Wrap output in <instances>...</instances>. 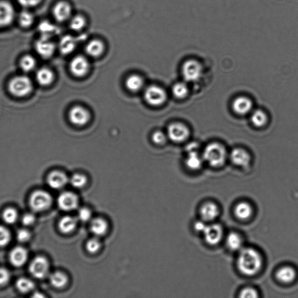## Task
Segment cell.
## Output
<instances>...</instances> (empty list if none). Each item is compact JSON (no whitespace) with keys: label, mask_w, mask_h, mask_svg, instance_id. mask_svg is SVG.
Returning a JSON list of instances; mask_svg holds the SVG:
<instances>
[{"label":"cell","mask_w":298,"mask_h":298,"mask_svg":"<svg viewBox=\"0 0 298 298\" xmlns=\"http://www.w3.org/2000/svg\"><path fill=\"white\" fill-rule=\"evenodd\" d=\"M19 24L23 28H29L35 22V17L32 12L25 9L21 12L18 18Z\"/></svg>","instance_id":"33"},{"label":"cell","mask_w":298,"mask_h":298,"mask_svg":"<svg viewBox=\"0 0 298 298\" xmlns=\"http://www.w3.org/2000/svg\"><path fill=\"white\" fill-rule=\"evenodd\" d=\"M253 107L252 101L244 96L235 99L232 102V108L235 113L245 115L249 113Z\"/></svg>","instance_id":"19"},{"label":"cell","mask_w":298,"mask_h":298,"mask_svg":"<svg viewBox=\"0 0 298 298\" xmlns=\"http://www.w3.org/2000/svg\"><path fill=\"white\" fill-rule=\"evenodd\" d=\"M36 80L39 85L48 86L53 82L54 74L51 70L48 68H40L36 74Z\"/></svg>","instance_id":"23"},{"label":"cell","mask_w":298,"mask_h":298,"mask_svg":"<svg viewBox=\"0 0 298 298\" xmlns=\"http://www.w3.org/2000/svg\"><path fill=\"white\" fill-rule=\"evenodd\" d=\"M276 277L277 278L278 280L283 283H290L296 278V272L291 267H283L278 270L276 274Z\"/></svg>","instance_id":"26"},{"label":"cell","mask_w":298,"mask_h":298,"mask_svg":"<svg viewBox=\"0 0 298 298\" xmlns=\"http://www.w3.org/2000/svg\"><path fill=\"white\" fill-rule=\"evenodd\" d=\"M182 75L187 82H195L202 75L203 68L197 60H189L185 62L182 66Z\"/></svg>","instance_id":"5"},{"label":"cell","mask_w":298,"mask_h":298,"mask_svg":"<svg viewBox=\"0 0 298 298\" xmlns=\"http://www.w3.org/2000/svg\"><path fill=\"white\" fill-rule=\"evenodd\" d=\"M68 181V176L60 171H54L50 173L47 178V182L50 187L54 189L63 188Z\"/></svg>","instance_id":"16"},{"label":"cell","mask_w":298,"mask_h":298,"mask_svg":"<svg viewBox=\"0 0 298 298\" xmlns=\"http://www.w3.org/2000/svg\"><path fill=\"white\" fill-rule=\"evenodd\" d=\"M57 203L62 210L68 212L76 209L79 200L75 194L71 192H65L59 196Z\"/></svg>","instance_id":"13"},{"label":"cell","mask_w":298,"mask_h":298,"mask_svg":"<svg viewBox=\"0 0 298 298\" xmlns=\"http://www.w3.org/2000/svg\"><path fill=\"white\" fill-rule=\"evenodd\" d=\"M31 238V234L29 231L26 229H21L18 230L17 233V238L19 242H26L30 240Z\"/></svg>","instance_id":"45"},{"label":"cell","mask_w":298,"mask_h":298,"mask_svg":"<svg viewBox=\"0 0 298 298\" xmlns=\"http://www.w3.org/2000/svg\"><path fill=\"white\" fill-rule=\"evenodd\" d=\"M237 265L242 274L249 276L255 275L262 268V256L252 248H245L239 254Z\"/></svg>","instance_id":"1"},{"label":"cell","mask_w":298,"mask_h":298,"mask_svg":"<svg viewBox=\"0 0 298 298\" xmlns=\"http://www.w3.org/2000/svg\"><path fill=\"white\" fill-rule=\"evenodd\" d=\"M152 141L157 145H163L167 141L166 136L162 132H155L152 135Z\"/></svg>","instance_id":"46"},{"label":"cell","mask_w":298,"mask_h":298,"mask_svg":"<svg viewBox=\"0 0 298 298\" xmlns=\"http://www.w3.org/2000/svg\"><path fill=\"white\" fill-rule=\"evenodd\" d=\"M8 89L9 92L16 97H25L32 91V80L26 76L14 77L8 84Z\"/></svg>","instance_id":"3"},{"label":"cell","mask_w":298,"mask_h":298,"mask_svg":"<svg viewBox=\"0 0 298 298\" xmlns=\"http://www.w3.org/2000/svg\"><path fill=\"white\" fill-rule=\"evenodd\" d=\"M16 287L21 293H27L33 290L35 283L29 278L23 277L18 279Z\"/></svg>","instance_id":"36"},{"label":"cell","mask_w":298,"mask_h":298,"mask_svg":"<svg viewBox=\"0 0 298 298\" xmlns=\"http://www.w3.org/2000/svg\"><path fill=\"white\" fill-rule=\"evenodd\" d=\"M38 30L41 34V37L50 39L58 32L57 27L48 21L41 22L39 25Z\"/></svg>","instance_id":"27"},{"label":"cell","mask_w":298,"mask_h":298,"mask_svg":"<svg viewBox=\"0 0 298 298\" xmlns=\"http://www.w3.org/2000/svg\"><path fill=\"white\" fill-rule=\"evenodd\" d=\"M205 240L208 244L216 245L221 241L223 236L222 226L216 224L206 226L203 232Z\"/></svg>","instance_id":"15"},{"label":"cell","mask_w":298,"mask_h":298,"mask_svg":"<svg viewBox=\"0 0 298 298\" xmlns=\"http://www.w3.org/2000/svg\"><path fill=\"white\" fill-rule=\"evenodd\" d=\"M92 218L91 210L87 208H81L77 213V219L82 222H89Z\"/></svg>","instance_id":"44"},{"label":"cell","mask_w":298,"mask_h":298,"mask_svg":"<svg viewBox=\"0 0 298 298\" xmlns=\"http://www.w3.org/2000/svg\"><path fill=\"white\" fill-rule=\"evenodd\" d=\"M91 231L96 236L100 237L103 235L106 232L108 229V225L104 220L97 218L93 220L91 225H90Z\"/></svg>","instance_id":"29"},{"label":"cell","mask_w":298,"mask_h":298,"mask_svg":"<svg viewBox=\"0 0 298 298\" xmlns=\"http://www.w3.org/2000/svg\"><path fill=\"white\" fill-rule=\"evenodd\" d=\"M227 152L223 146L219 143L213 142L206 146L203 153V160L210 166L218 168L225 163Z\"/></svg>","instance_id":"2"},{"label":"cell","mask_w":298,"mask_h":298,"mask_svg":"<svg viewBox=\"0 0 298 298\" xmlns=\"http://www.w3.org/2000/svg\"><path fill=\"white\" fill-rule=\"evenodd\" d=\"M105 49L104 42L99 39L90 40L85 49L86 54L93 58L100 57L104 53Z\"/></svg>","instance_id":"18"},{"label":"cell","mask_w":298,"mask_h":298,"mask_svg":"<svg viewBox=\"0 0 298 298\" xmlns=\"http://www.w3.org/2000/svg\"><path fill=\"white\" fill-rule=\"evenodd\" d=\"M90 114L88 110L81 106H74L71 108L69 113V119L71 123L76 126L86 125L89 121Z\"/></svg>","instance_id":"14"},{"label":"cell","mask_w":298,"mask_h":298,"mask_svg":"<svg viewBox=\"0 0 298 298\" xmlns=\"http://www.w3.org/2000/svg\"><path fill=\"white\" fill-rule=\"evenodd\" d=\"M207 225L202 222H198L195 223V229L198 232H203Z\"/></svg>","instance_id":"50"},{"label":"cell","mask_w":298,"mask_h":298,"mask_svg":"<svg viewBox=\"0 0 298 298\" xmlns=\"http://www.w3.org/2000/svg\"><path fill=\"white\" fill-rule=\"evenodd\" d=\"M71 72L77 77H82L88 73L89 63L85 57L77 55L71 61L70 65Z\"/></svg>","instance_id":"11"},{"label":"cell","mask_w":298,"mask_h":298,"mask_svg":"<svg viewBox=\"0 0 298 298\" xmlns=\"http://www.w3.org/2000/svg\"><path fill=\"white\" fill-rule=\"evenodd\" d=\"M240 297L243 298H255L258 297V294H257V291L254 290L253 288H246L241 292Z\"/></svg>","instance_id":"48"},{"label":"cell","mask_w":298,"mask_h":298,"mask_svg":"<svg viewBox=\"0 0 298 298\" xmlns=\"http://www.w3.org/2000/svg\"><path fill=\"white\" fill-rule=\"evenodd\" d=\"M70 29L74 32H80L85 29L88 20L82 14L74 15L69 21Z\"/></svg>","instance_id":"25"},{"label":"cell","mask_w":298,"mask_h":298,"mask_svg":"<svg viewBox=\"0 0 298 298\" xmlns=\"http://www.w3.org/2000/svg\"><path fill=\"white\" fill-rule=\"evenodd\" d=\"M34 297H43V295L40 293H35V296H33Z\"/></svg>","instance_id":"52"},{"label":"cell","mask_w":298,"mask_h":298,"mask_svg":"<svg viewBox=\"0 0 298 298\" xmlns=\"http://www.w3.org/2000/svg\"><path fill=\"white\" fill-rule=\"evenodd\" d=\"M226 244L232 250H240L242 246V238L237 233L231 232L226 238Z\"/></svg>","instance_id":"35"},{"label":"cell","mask_w":298,"mask_h":298,"mask_svg":"<svg viewBox=\"0 0 298 298\" xmlns=\"http://www.w3.org/2000/svg\"><path fill=\"white\" fill-rule=\"evenodd\" d=\"M10 273L5 268H0V286L7 284L10 279Z\"/></svg>","instance_id":"47"},{"label":"cell","mask_w":298,"mask_h":298,"mask_svg":"<svg viewBox=\"0 0 298 298\" xmlns=\"http://www.w3.org/2000/svg\"><path fill=\"white\" fill-rule=\"evenodd\" d=\"M189 89L187 85L184 82L175 84L173 88V93L178 99H184L188 95Z\"/></svg>","instance_id":"39"},{"label":"cell","mask_w":298,"mask_h":298,"mask_svg":"<svg viewBox=\"0 0 298 298\" xmlns=\"http://www.w3.org/2000/svg\"><path fill=\"white\" fill-rule=\"evenodd\" d=\"M126 88L131 92H138L142 88L144 85V80L136 74L129 76L126 80Z\"/></svg>","instance_id":"31"},{"label":"cell","mask_w":298,"mask_h":298,"mask_svg":"<svg viewBox=\"0 0 298 298\" xmlns=\"http://www.w3.org/2000/svg\"><path fill=\"white\" fill-rule=\"evenodd\" d=\"M28 252L25 248L16 247L9 253V261L15 267H21L27 262Z\"/></svg>","instance_id":"17"},{"label":"cell","mask_w":298,"mask_h":298,"mask_svg":"<svg viewBox=\"0 0 298 298\" xmlns=\"http://www.w3.org/2000/svg\"><path fill=\"white\" fill-rule=\"evenodd\" d=\"M199 148V145L197 143L192 142L186 146V149L188 152L197 151V149Z\"/></svg>","instance_id":"51"},{"label":"cell","mask_w":298,"mask_h":298,"mask_svg":"<svg viewBox=\"0 0 298 298\" xmlns=\"http://www.w3.org/2000/svg\"><path fill=\"white\" fill-rule=\"evenodd\" d=\"M230 157L233 163L241 167L248 166L251 160L249 154L244 149L241 148H236L232 150Z\"/></svg>","instance_id":"20"},{"label":"cell","mask_w":298,"mask_h":298,"mask_svg":"<svg viewBox=\"0 0 298 298\" xmlns=\"http://www.w3.org/2000/svg\"><path fill=\"white\" fill-rule=\"evenodd\" d=\"M43 0H17L18 4L25 9L36 7Z\"/></svg>","instance_id":"43"},{"label":"cell","mask_w":298,"mask_h":298,"mask_svg":"<svg viewBox=\"0 0 298 298\" xmlns=\"http://www.w3.org/2000/svg\"><path fill=\"white\" fill-rule=\"evenodd\" d=\"M68 279L64 273L55 272L50 275V281L52 286L56 288H62L67 285Z\"/></svg>","instance_id":"32"},{"label":"cell","mask_w":298,"mask_h":298,"mask_svg":"<svg viewBox=\"0 0 298 298\" xmlns=\"http://www.w3.org/2000/svg\"><path fill=\"white\" fill-rule=\"evenodd\" d=\"M52 202L50 194L45 191H36L30 195L29 205L31 209L36 212H42L49 209Z\"/></svg>","instance_id":"4"},{"label":"cell","mask_w":298,"mask_h":298,"mask_svg":"<svg viewBox=\"0 0 298 298\" xmlns=\"http://www.w3.org/2000/svg\"><path fill=\"white\" fill-rule=\"evenodd\" d=\"M168 136L172 141L180 143L189 138L190 132L187 126L181 123L171 124L167 130Z\"/></svg>","instance_id":"9"},{"label":"cell","mask_w":298,"mask_h":298,"mask_svg":"<svg viewBox=\"0 0 298 298\" xmlns=\"http://www.w3.org/2000/svg\"><path fill=\"white\" fill-rule=\"evenodd\" d=\"M144 97L148 104L153 106H158L166 101L167 94L160 87L151 86L146 90Z\"/></svg>","instance_id":"8"},{"label":"cell","mask_w":298,"mask_h":298,"mask_svg":"<svg viewBox=\"0 0 298 298\" xmlns=\"http://www.w3.org/2000/svg\"><path fill=\"white\" fill-rule=\"evenodd\" d=\"M76 42L71 35L64 36L59 42L58 48L61 54L68 55L73 52L76 48Z\"/></svg>","instance_id":"22"},{"label":"cell","mask_w":298,"mask_h":298,"mask_svg":"<svg viewBox=\"0 0 298 298\" xmlns=\"http://www.w3.org/2000/svg\"><path fill=\"white\" fill-rule=\"evenodd\" d=\"M101 247L100 241L98 238H92L87 242L86 248L90 253H94L100 249Z\"/></svg>","instance_id":"42"},{"label":"cell","mask_w":298,"mask_h":298,"mask_svg":"<svg viewBox=\"0 0 298 298\" xmlns=\"http://www.w3.org/2000/svg\"><path fill=\"white\" fill-rule=\"evenodd\" d=\"M219 214V209L216 204L205 203L200 209V215L204 221L211 222L216 219Z\"/></svg>","instance_id":"21"},{"label":"cell","mask_w":298,"mask_h":298,"mask_svg":"<svg viewBox=\"0 0 298 298\" xmlns=\"http://www.w3.org/2000/svg\"><path fill=\"white\" fill-rule=\"evenodd\" d=\"M49 263L45 257H36L32 260L29 265L30 274L36 278H45L49 275Z\"/></svg>","instance_id":"7"},{"label":"cell","mask_w":298,"mask_h":298,"mask_svg":"<svg viewBox=\"0 0 298 298\" xmlns=\"http://www.w3.org/2000/svg\"><path fill=\"white\" fill-rule=\"evenodd\" d=\"M2 219L8 224H13L18 220V214L17 211L14 208H7L2 213Z\"/></svg>","instance_id":"38"},{"label":"cell","mask_w":298,"mask_h":298,"mask_svg":"<svg viewBox=\"0 0 298 298\" xmlns=\"http://www.w3.org/2000/svg\"><path fill=\"white\" fill-rule=\"evenodd\" d=\"M36 217L32 213L25 214L22 218V223L25 226H30L35 223Z\"/></svg>","instance_id":"49"},{"label":"cell","mask_w":298,"mask_h":298,"mask_svg":"<svg viewBox=\"0 0 298 298\" xmlns=\"http://www.w3.org/2000/svg\"><path fill=\"white\" fill-rule=\"evenodd\" d=\"M251 123L256 127H262L268 123L266 114L262 110H256L253 112L250 117Z\"/></svg>","instance_id":"34"},{"label":"cell","mask_w":298,"mask_h":298,"mask_svg":"<svg viewBox=\"0 0 298 298\" xmlns=\"http://www.w3.org/2000/svg\"><path fill=\"white\" fill-rule=\"evenodd\" d=\"M70 181L73 187L81 188L86 184L87 178L85 175L75 174L71 177Z\"/></svg>","instance_id":"40"},{"label":"cell","mask_w":298,"mask_h":298,"mask_svg":"<svg viewBox=\"0 0 298 298\" xmlns=\"http://www.w3.org/2000/svg\"><path fill=\"white\" fill-rule=\"evenodd\" d=\"M188 157L185 163L189 169L193 170L200 169L202 166L203 160L197 151L188 152Z\"/></svg>","instance_id":"28"},{"label":"cell","mask_w":298,"mask_h":298,"mask_svg":"<svg viewBox=\"0 0 298 298\" xmlns=\"http://www.w3.org/2000/svg\"><path fill=\"white\" fill-rule=\"evenodd\" d=\"M20 66L24 72H31L36 66V60L32 55H25L21 60Z\"/></svg>","instance_id":"37"},{"label":"cell","mask_w":298,"mask_h":298,"mask_svg":"<svg viewBox=\"0 0 298 298\" xmlns=\"http://www.w3.org/2000/svg\"><path fill=\"white\" fill-rule=\"evenodd\" d=\"M77 220L70 216L63 217L59 222L58 228L63 234H69L75 229Z\"/></svg>","instance_id":"24"},{"label":"cell","mask_w":298,"mask_h":298,"mask_svg":"<svg viewBox=\"0 0 298 298\" xmlns=\"http://www.w3.org/2000/svg\"><path fill=\"white\" fill-rule=\"evenodd\" d=\"M35 47L37 53L44 58L51 57L56 49L55 43L51 39L43 37L37 40Z\"/></svg>","instance_id":"12"},{"label":"cell","mask_w":298,"mask_h":298,"mask_svg":"<svg viewBox=\"0 0 298 298\" xmlns=\"http://www.w3.org/2000/svg\"><path fill=\"white\" fill-rule=\"evenodd\" d=\"M11 240L10 232L4 226L0 225V247L7 246Z\"/></svg>","instance_id":"41"},{"label":"cell","mask_w":298,"mask_h":298,"mask_svg":"<svg viewBox=\"0 0 298 298\" xmlns=\"http://www.w3.org/2000/svg\"><path fill=\"white\" fill-rule=\"evenodd\" d=\"M252 207L250 204L247 202H241L235 207V216L241 220L249 219L252 214Z\"/></svg>","instance_id":"30"},{"label":"cell","mask_w":298,"mask_h":298,"mask_svg":"<svg viewBox=\"0 0 298 298\" xmlns=\"http://www.w3.org/2000/svg\"><path fill=\"white\" fill-rule=\"evenodd\" d=\"M15 17V10L13 5L5 0H0V28L10 25Z\"/></svg>","instance_id":"10"},{"label":"cell","mask_w":298,"mask_h":298,"mask_svg":"<svg viewBox=\"0 0 298 298\" xmlns=\"http://www.w3.org/2000/svg\"><path fill=\"white\" fill-rule=\"evenodd\" d=\"M52 15L58 23L69 22L73 16V8L69 2L60 1L56 3L52 9Z\"/></svg>","instance_id":"6"}]
</instances>
